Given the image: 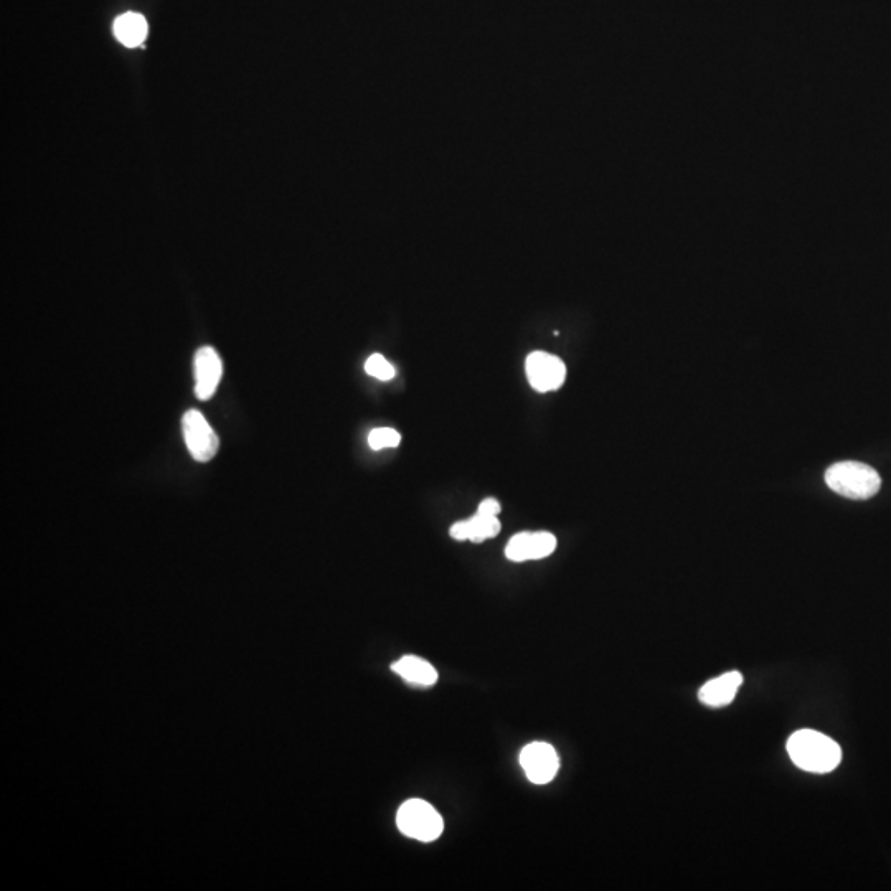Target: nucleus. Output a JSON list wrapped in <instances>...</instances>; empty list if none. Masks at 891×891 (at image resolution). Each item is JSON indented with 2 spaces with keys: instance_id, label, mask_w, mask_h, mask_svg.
<instances>
[{
  "instance_id": "1",
  "label": "nucleus",
  "mask_w": 891,
  "mask_h": 891,
  "mask_svg": "<svg viewBox=\"0 0 891 891\" xmlns=\"http://www.w3.org/2000/svg\"><path fill=\"white\" fill-rule=\"evenodd\" d=\"M788 753L792 763L807 773H830L842 761L840 746L814 730L796 731L788 740Z\"/></svg>"
},
{
  "instance_id": "2",
  "label": "nucleus",
  "mask_w": 891,
  "mask_h": 891,
  "mask_svg": "<svg viewBox=\"0 0 891 891\" xmlns=\"http://www.w3.org/2000/svg\"><path fill=\"white\" fill-rule=\"evenodd\" d=\"M825 484L835 494L852 500L872 499L882 487L878 472L857 461L837 462L825 472Z\"/></svg>"
},
{
  "instance_id": "3",
  "label": "nucleus",
  "mask_w": 891,
  "mask_h": 891,
  "mask_svg": "<svg viewBox=\"0 0 891 891\" xmlns=\"http://www.w3.org/2000/svg\"><path fill=\"white\" fill-rule=\"evenodd\" d=\"M396 825L401 834L420 842H433L443 834V817L428 802L411 799L400 807L396 814Z\"/></svg>"
},
{
  "instance_id": "4",
  "label": "nucleus",
  "mask_w": 891,
  "mask_h": 891,
  "mask_svg": "<svg viewBox=\"0 0 891 891\" xmlns=\"http://www.w3.org/2000/svg\"><path fill=\"white\" fill-rule=\"evenodd\" d=\"M182 431L190 456L195 461L208 462L217 456L220 439L200 411L189 410L185 413L182 418Z\"/></svg>"
},
{
  "instance_id": "5",
  "label": "nucleus",
  "mask_w": 891,
  "mask_h": 891,
  "mask_svg": "<svg viewBox=\"0 0 891 891\" xmlns=\"http://www.w3.org/2000/svg\"><path fill=\"white\" fill-rule=\"evenodd\" d=\"M525 370L528 382L540 393L555 392L565 383V363L547 352H533L528 355Z\"/></svg>"
},
{
  "instance_id": "6",
  "label": "nucleus",
  "mask_w": 891,
  "mask_h": 891,
  "mask_svg": "<svg viewBox=\"0 0 891 891\" xmlns=\"http://www.w3.org/2000/svg\"><path fill=\"white\" fill-rule=\"evenodd\" d=\"M520 764L533 784H548L557 776L560 759L552 745L535 741L520 753Z\"/></svg>"
},
{
  "instance_id": "7",
  "label": "nucleus",
  "mask_w": 891,
  "mask_h": 891,
  "mask_svg": "<svg viewBox=\"0 0 891 891\" xmlns=\"http://www.w3.org/2000/svg\"><path fill=\"white\" fill-rule=\"evenodd\" d=\"M557 538L550 532H522L510 538L505 555L512 561L542 560L555 552Z\"/></svg>"
},
{
  "instance_id": "8",
  "label": "nucleus",
  "mask_w": 891,
  "mask_h": 891,
  "mask_svg": "<svg viewBox=\"0 0 891 891\" xmlns=\"http://www.w3.org/2000/svg\"><path fill=\"white\" fill-rule=\"evenodd\" d=\"M195 396L198 400L207 401L217 392L222 380L223 365L217 350L202 347L197 350L194 359Z\"/></svg>"
},
{
  "instance_id": "9",
  "label": "nucleus",
  "mask_w": 891,
  "mask_h": 891,
  "mask_svg": "<svg viewBox=\"0 0 891 891\" xmlns=\"http://www.w3.org/2000/svg\"><path fill=\"white\" fill-rule=\"evenodd\" d=\"M741 684H743V675L736 670H731V672L720 675L717 679L708 680L707 684L703 685L698 692V698L707 707L723 708L735 700Z\"/></svg>"
},
{
  "instance_id": "10",
  "label": "nucleus",
  "mask_w": 891,
  "mask_h": 891,
  "mask_svg": "<svg viewBox=\"0 0 891 891\" xmlns=\"http://www.w3.org/2000/svg\"><path fill=\"white\" fill-rule=\"evenodd\" d=\"M500 532V522L497 517H489V515L476 514L472 519L462 520L458 524L451 527V537L454 540H471L474 543H481L487 538H492Z\"/></svg>"
},
{
  "instance_id": "11",
  "label": "nucleus",
  "mask_w": 891,
  "mask_h": 891,
  "mask_svg": "<svg viewBox=\"0 0 891 891\" xmlns=\"http://www.w3.org/2000/svg\"><path fill=\"white\" fill-rule=\"evenodd\" d=\"M395 674L400 675L401 679L410 682L413 685H421V687H431L438 682V672L433 665L420 659V657L406 656L401 657L398 662L392 665Z\"/></svg>"
},
{
  "instance_id": "12",
  "label": "nucleus",
  "mask_w": 891,
  "mask_h": 891,
  "mask_svg": "<svg viewBox=\"0 0 891 891\" xmlns=\"http://www.w3.org/2000/svg\"><path fill=\"white\" fill-rule=\"evenodd\" d=\"M113 32L114 37L118 38L124 47H139L147 37L146 19L137 12L119 15L118 19L114 20Z\"/></svg>"
},
{
  "instance_id": "13",
  "label": "nucleus",
  "mask_w": 891,
  "mask_h": 891,
  "mask_svg": "<svg viewBox=\"0 0 891 891\" xmlns=\"http://www.w3.org/2000/svg\"><path fill=\"white\" fill-rule=\"evenodd\" d=\"M365 372L370 375V377L378 378V380H382V382H388V380H392L395 377V368H393L392 363L388 362L383 355L373 354L370 359L365 362Z\"/></svg>"
},
{
  "instance_id": "14",
  "label": "nucleus",
  "mask_w": 891,
  "mask_h": 891,
  "mask_svg": "<svg viewBox=\"0 0 891 891\" xmlns=\"http://www.w3.org/2000/svg\"><path fill=\"white\" fill-rule=\"evenodd\" d=\"M400 441V433L392 428L373 429L372 433L368 434V444L375 451H378V449L396 448Z\"/></svg>"
},
{
  "instance_id": "15",
  "label": "nucleus",
  "mask_w": 891,
  "mask_h": 891,
  "mask_svg": "<svg viewBox=\"0 0 891 891\" xmlns=\"http://www.w3.org/2000/svg\"><path fill=\"white\" fill-rule=\"evenodd\" d=\"M477 514L489 515V517H497L500 514V504L495 499L482 500L477 509Z\"/></svg>"
}]
</instances>
